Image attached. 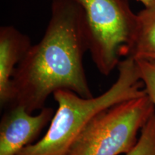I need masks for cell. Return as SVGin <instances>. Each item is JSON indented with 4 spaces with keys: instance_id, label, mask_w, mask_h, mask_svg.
<instances>
[{
    "instance_id": "6da1fadb",
    "label": "cell",
    "mask_w": 155,
    "mask_h": 155,
    "mask_svg": "<svg viewBox=\"0 0 155 155\" xmlns=\"http://www.w3.org/2000/svg\"><path fill=\"white\" fill-rule=\"evenodd\" d=\"M51 2L43 37L31 46L12 79L10 105L22 106L30 114L45 107L48 97L59 90L93 97L83 65L88 44L82 10L68 0Z\"/></svg>"
},
{
    "instance_id": "7a4b0ae2",
    "label": "cell",
    "mask_w": 155,
    "mask_h": 155,
    "mask_svg": "<svg viewBox=\"0 0 155 155\" xmlns=\"http://www.w3.org/2000/svg\"><path fill=\"white\" fill-rule=\"evenodd\" d=\"M116 81L97 97L83 98L69 90L53 95L58 104L49 128L41 139L25 147L17 155H65L81 131L94 116L125 101L146 94L137 62L126 58L118 65Z\"/></svg>"
},
{
    "instance_id": "3957f363",
    "label": "cell",
    "mask_w": 155,
    "mask_h": 155,
    "mask_svg": "<svg viewBox=\"0 0 155 155\" xmlns=\"http://www.w3.org/2000/svg\"><path fill=\"white\" fill-rule=\"evenodd\" d=\"M154 112L147 94L106 108L91 120L65 155H127Z\"/></svg>"
},
{
    "instance_id": "277c9868",
    "label": "cell",
    "mask_w": 155,
    "mask_h": 155,
    "mask_svg": "<svg viewBox=\"0 0 155 155\" xmlns=\"http://www.w3.org/2000/svg\"><path fill=\"white\" fill-rule=\"evenodd\" d=\"M53 2L55 0H48ZM80 6L90 52L102 75L118 67L137 24L127 0H68Z\"/></svg>"
},
{
    "instance_id": "5b68a950",
    "label": "cell",
    "mask_w": 155,
    "mask_h": 155,
    "mask_svg": "<svg viewBox=\"0 0 155 155\" xmlns=\"http://www.w3.org/2000/svg\"><path fill=\"white\" fill-rule=\"evenodd\" d=\"M55 111L45 107L36 115L21 106H11L0 123V155H17L50 123Z\"/></svg>"
},
{
    "instance_id": "8992f818",
    "label": "cell",
    "mask_w": 155,
    "mask_h": 155,
    "mask_svg": "<svg viewBox=\"0 0 155 155\" xmlns=\"http://www.w3.org/2000/svg\"><path fill=\"white\" fill-rule=\"evenodd\" d=\"M32 44L28 35L13 26L0 28V103L10 104L15 70Z\"/></svg>"
},
{
    "instance_id": "52a82bcc",
    "label": "cell",
    "mask_w": 155,
    "mask_h": 155,
    "mask_svg": "<svg viewBox=\"0 0 155 155\" xmlns=\"http://www.w3.org/2000/svg\"><path fill=\"white\" fill-rule=\"evenodd\" d=\"M155 60V7L145 8L137 14V24L122 57Z\"/></svg>"
},
{
    "instance_id": "ba28073f",
    "label": "cell",
    "mask_w": 155,
    "mask_h": 155,
    "mask_svg": "<svg viewBox=\"0 0 155 155\" xmlns=\"http://www.w3.org/2000/svg\"><path fill=\"white\" fill-rule=\"evenodd\" d=\"M127 155H155V112L141 130L137 144Z\"/></svg>"
},
{
    "instance_id": "9c48e42d",
    "label": "cell",
    "mask_w": 155,
    "mask_h": 155,
    "mask_svg": "<svg viewBox=\"0 0 155 155\" xmlns=\"http://www.w3.org/2000/svg\"><path fill=\"white\" fill-rule=\"evenodd\" d=\"M136 62L145 91L155 108V60L140 59Z\"/></svg>"
},
{
    "instance_id": "30bf717a",
    "label": "cell",
    "mask_w": 155,
    "mask_h": 155,
    "mask_svg": "<svg viewBox=\"0 0 155 155\" xmlns=\"http://www.w3.org/2000/svg\"><path fill=\"white\" fill-rule=\"evenodd\" d=\"M144 5L145 8H154L155 7V0H137Z\"/></svg>"
}]
</instances>
